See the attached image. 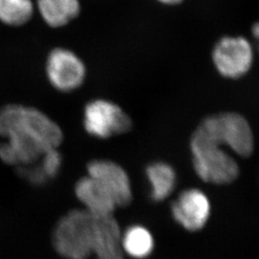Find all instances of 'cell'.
<instances>
[{"mask_svg":"<svg viewBox=\"0 0 259 259\" xmlns=\"http://www.w3.org/2000/svg\"><path fill=\"white\" fill-rule=\"evenodd\" d=\"M0 158L9 165L26 166L51 149H58L64 139L60 126L46 113L17 104L0 109Z\"/></svg>","mask_w":259,"mask_h":259,"instance_id":"cell-1","label":"cell"},{"mask_svg":"<svg viewBox=\"0 0 259 259\" xmlns=\"http://www.w3.org/2000/svg\"><path fill=\"white\" fill-rule=\"evenodd\" d=\"M195 172L204 183L224 185L232 184L240 173L234 157L220 143L195 130L190 139Z\"/></svg>","mask_w":259,"mask_h":259,"instance_id":"cell-2","label":"cell"},{"mask_svg":"<svg viewBox=\"0 0 259 259\" xmlns=\"http://www.w3.org/2000/svg\"><path fill=\"white\" fill-rule=\"evenodd\" d=\"M94 216L84 209H73L57 223L52 234L56 251L65 259L93 256Z\"/></svg>","mask_w":259,"mask_h":259,"instance_id":"cell-3","label":"cell"},{"mask_svg":"<svg viewBox=\"0 0 259 259\" xmlns=\"http://www.w3.org/2000/svg\"><path fill=\"white\" fill-rule=\"evenodd\" d=\"M197 130L242 157L254 149L253 134L247 119L237 112H220L206 116Z\"/></svg>","mask_w":259,"mask_h":259,"instance_id":"cell-4","label":"cell"},{"mask_svg":"<svg viewBox=\"0 0 259 259\" xmlns=\"http://www.w3.org/2000/svg\"><path fill=\"white\" fill-rule=\"evenodd\" d=\"M129 115L114 103L96 99L84 107L83 127L90 136L106 139L132 129Z\"/></svg>","mask_w":259,"mask_h":259,"instance_id":"cell-5","label":"cell"},{"mask_svg":"<svg viewBox=\"0 0 259 259\" xmlns=\"http://www.w3.org/2000/svg\"><path fill=\"white\" fill-rule=\"evenodd\" d=\"M253 60L252 46L242 36L223 37L213 48V65L219 74L228 79H238L247 74Z\"/></svg>","mask_w":259,"mask_h":259,"instance_id":"cell-6","label":"cell"},{"mask_svg":"<svg viewBox=\"0 0 259 259\" xmlns=\"http://www.w3.org/2000/svg\"><path fill=\"white\" fill-rule=\"evenodd\" d=\"M46 69L52 87L63 93L79 89L87 75L85 65L81 58L65 48H55L49 53Z\"/></svg>","mask_w":259,"mask_h":259,"instance_id":"cell-7","label":"cell"},{"mask_svg":"<svg viewBox=\"0 0 259 259\" xmlns=\"http://www.w3.org/2000/svg\"><path fill=\"white\" fill-rule=\"evenodd\" d=\"M88 176L93 178L111 196L117 207L131 204L133 191L129 176L122 167L108 159H94L88 166Z\"/></svg>","mask_w":259,"mask_h":259,"instance_id":"cell-8","label":"cell"},{"mask_svg":"<svg viewBox=\"0 0 259 259\" xmlns=\"http://www.w3.org/2000/svg\"><path fill=\"white\" fill-rule=\"evenodd\" d=\"M210 210L207 196L196 188L183 191L171 205L174 220L188 232L202 230L209 219Z\"/></svg>","mask_w":259,"mask_h":259,"instance_id":"cell-9","label":"cell"},{"mask_svg":"<svg viewBox=\"0 0 259 259\" xmlns=\"http://www.w3.org/2000/svg\"><path fill=\"white\" fill-rule=\"evenodd\" d=\"M121 237L120 227L113 215L94 217V259H125Z\"/></svg>","mask_w":259,"mask_h":259,"instance_id":"cell-10","label":"cell"},{"mask_svg":"<svg viewBox=\"0 0 259 259\" xmlns=\"http://www.w3.org/2000/svg\"><path fill=\"white\" fill-rule=\"evenodd\" d=\"M75 194L85 211L94 217L113 215L117 205L108 192L93 178H81L75 185Z\"/></svg>","mask_w":259,"mask_h":259,"instance_id":"cell-11","label":"cell"},{"mask_svg":"<svg viewBox=\"0 0 259 259\" xmlns=\"http://www.w3.org/2000/svg\"><path fill=\"white\" fill-rule=\"evenodd\" d=\"M37 11L48 26L64 27L81 13L80 0H37Z\"/></svg>","mask_w":259,"mask_h":259,"instance_id":"cell-12","label":"cell"},{"mask_svg":"<svg viewBox=\"0 0 259 259\" xmlns=\"http://www.w3.org/2000/svg\"><path fill=\"white\" fill-rule=\"evenodd\" d=\"M62 166V156L58 149L46 152L35 163L26 166L18 167L20 177L34 185H42L53 180Z\"/></svg>","mask_w":259,"mask_h":259,"instance_id":"cell-13","label":"cell"},{"mask_svg":"<svg viewBox=\"0 0 259 259\" xmlns=\"http://www.w3.org/2000/svg\"><path fill=\"white\" fill-rule=\"evenodd\" d=\"M146 177L151 188V198L155 202L167 199L176 186L174 168L162 161L153 162L146 168Z\"/></svg>","mask_w":259,"mask_h":259,"instance_id":"cell-14","label":"cell"},{"mask_svg":"<svg viewBox=\"0 0 259 259\" xmlns=\"http://www.w3.org/2000/svg\"><path fill=\"white\" fill-rule=\"evenodd\" d=\"M121 244L125 255L134 259H145L152 254L155 240L148 229L135 225L122 233Z\"/></svg>","mask_w":259,"mask_h":259,"instance_id":"cell-15","label":"cell"},{"mask_svg":"<svg viewBox=\"0 0 259 259\" xmlns=\"http://www.w3.org/2000/svg\"><path fill=\"white\" fill-rule=\"evenodd\" d=\"M32 0H0V21L19 26L29 21L34 14Z\"/></svg>","mask_w":259,"mask_h":259,"instance_id":"cell-16","label":"cell"},{"mask_svg":"<svg viewBox=\"0 0 259 259\" xmlns=\"http://www.w3.org/2000/svg\"><path fill=\"white\" fill-rule=\"evenodd\" d=\"M157 1L164 5H178L182 3L184 0H157Z\"/></svg>","mask_w":259,"mask_h":259,"instance_id":"cell-17","label":"cell"},{"mask_svg":"<svg viewBox=\"0 0 259 259\" xmlns=\"http://www.w3.org/2000/svg\"><path fill=\"white\" fill-rule=\"evenodd\" d=\"M253 35H254V37H258L259 35V27H258V24H255L254 26H253Z\"/></svg>","mask_w":259,"mask_h":259,"instance_id":"cell-18","label":"cell"}]
</instances>
